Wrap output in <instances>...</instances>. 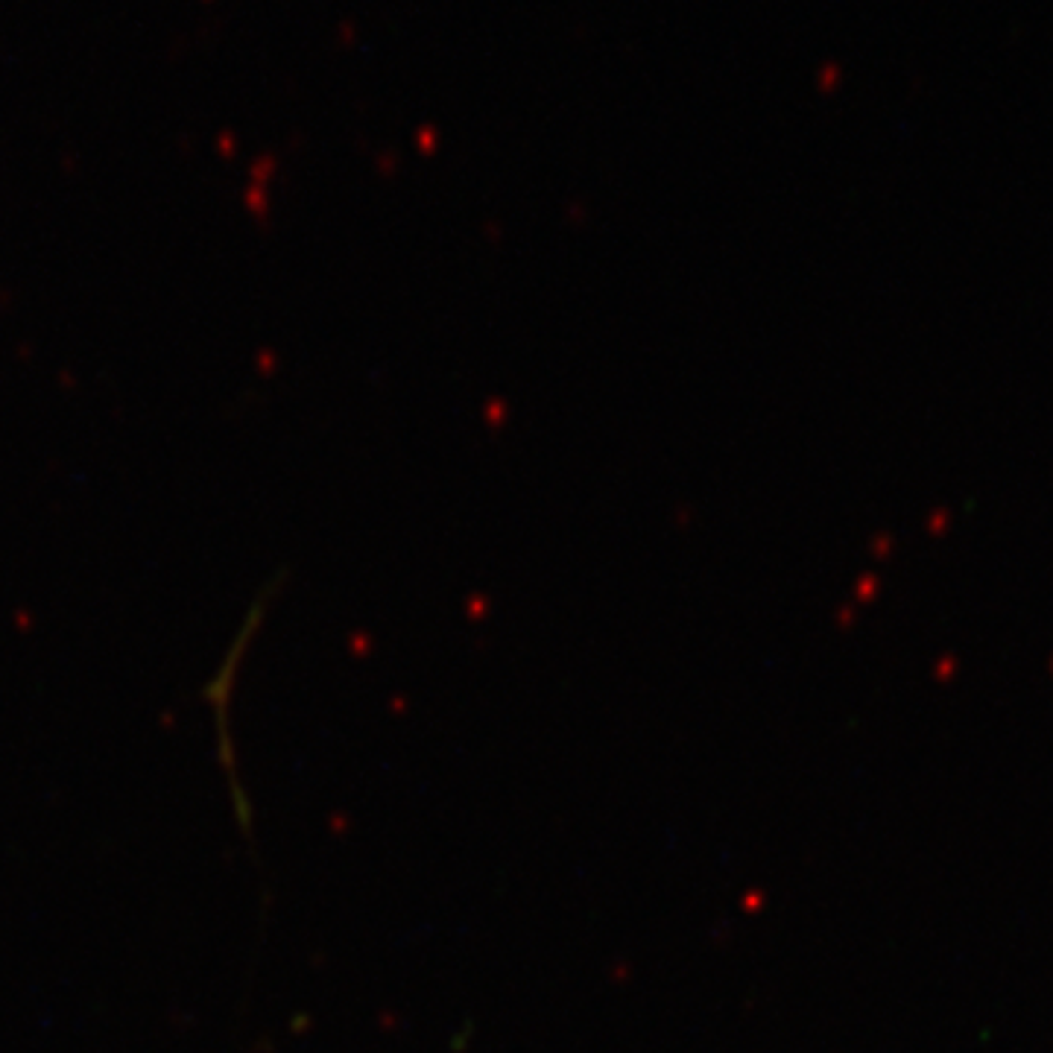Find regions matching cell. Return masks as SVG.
I'll list each match as a JSON object with an SVG mask.
<instances>
[]
</instances>
